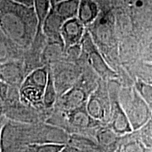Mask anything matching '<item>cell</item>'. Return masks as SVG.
Segmentation results:
<instances>
[{
	"label": "cell",
	"instance_id": "34",
	"mask_svg": "<svg viewBox=\"0 0 152 152\" xmlns=\"http://www.w3.org/2000/svg\"><path fill=\"white\" fill-rule=\"evenodd\" d=\"M151 152H152V149H151Z\"/></svg>",
	"mask_w": 152,
	"mask_h": 152
},
{
	"label": "cell",
	"instance_id": "30",
	"mask_svg": "<svg viewBox=\"0 0 152 152\" xmlns=\"http://www.w3.org/2000/svg\"><path fill=\"white\" fill-rule=\"evenodd\" d=\"M128 0H111L112 9L128 8Z\"/></svg>",
	"mask_w": 152,
	"mask_h": 152
},
{
	"label": "cell",
	"instance_id": "21",
	"mask_svg": "<svg viewBox=\"0 0 152 152\" xmlns=\"http://www.w3.org/2000/svg\"><path fill=\"white\" fill-rule=\"evenodd\" d=\"M100 12L99 7L94 0H80L77 18L87 28L94 22Z\"/></svg>",
	"mask_w": 152,
	"mask_h": 152
},
{
	"label": "cell",
	"instance_id": "3",
	"mask_svg": "<svg viewBox=\"0 0 152 152\" xmlns=\"http://www.w3.org/2000/svg\"><path fill=\"white\" fill-rule=\"evenodd\" d=\"M4 130V141L7 142L8 152H17L30 144H67L70 137L65 130L46 123L29 124L11 121Z\"/></svg>",
	"mask_w": 152,
	"mask_h": 152
},
{
	"label": "cell",
	"instance_id": "23",
	"mask_svg": "<svg viewBox=\"0 0 152 152\" xmlns=\"http://www.w3.org/2000/svg\"><path fill=\"white\" fill-rule=\"evenodd\" d=\"M68 144L75 147L80 152H104L94 139L80 134H71Z\"/></svg>",
	"mask_w": 152,
	"mask_h": 152
},
{
	"label": "cell",
	"instance_id": "25",
	"mask_svg": "<svg viewBox=\"0 0 152 152\" xmlns=\"http://www.w3.org/2000/svg\"><path fill=\"white\" fill-rule=\"evenodd\" d=\"M57 99H58V95H57L56 88H55L54 80H53L52 74L49 70V79L43 97V104L45 109L51 111L54 109Z\"/></svg>",
	"mask_w": 152,
	"mask_h": 152
},
{
	"label": "cell",
	"instance_id": "20",
	"mask_svg": "<svg viewBox=\"0 0 152 152\" xmlns=\"http://www.w3.org/2000/svg\"><path fill=\"white\" fill-rule=\"evenodd\" d=\"M23 53L6 36L0 28V63L23 59Z\"/></svg>",
	"mask_w": 152,
	"mask_h": 152
},
{
	"label": "cell",
	"instance_id": "31",
	"mask_svg": "<svg viewBox=\"0 0 152 152\" xmlns=\"http://www.w3.org/2000/svg\"><path fill=\"white\" fill-rule=\"evenodd\" d=\"M99 7L101 11H106L111 9V0H94Z\"/></svg>",
	"mask_w": 152,
	"mask_h": 152
},
{
	"label": "cell",
	"instance_id": "8",
	"mask_svg": "<svg viewBox=\"0 0 152 152\" xmlns=\"http://www.w3.org/2000/svg\"><path fill=\"white\" fill-rule=\"evenodd\" d=\"M52 74L58 98L72 88L83 71L80 63L61 61L48 67Z\"/></svg>",
	"mask_w": 152,
	"mask_h": 152
},
{
	"label": "cell",
	"instance_id": "18",
	"mask_svg": "<svg viewBox=\"0 0 152 152\" xmlns=\"http://www.w3.org/2000/svg\"><path fill=\"white\" fill-rule=\"evenodd\" d=\"M133 80H140L152 85V61L140 59L125 68Z\"/></svg>",
	"mask_w": 152,
	"mask_h": 152
},
{
	"label": "cell",
	"instance_id": "2",
	"mask_svg": "<svg viewBox=\"0 0 152 152\" xmlns=\"http://www.w3.org/2000/svg\"><path fill=\"white\" fill-rule=\"evenodd\" d=\"M86 28L106 63L118 75V80L122 87L133 86L134 80L120 61L119 38L112 9L101 11L94 22Z\"/></svg>",
	"mask_w": 152,
	"mask_h": 152
},
{
	"label": "cell",
	"instance_id": "12",
	"mask_svg": "<svg viewBox=\"0 0 152 152\" xmlns=\"http://www.w3.org/2000/svg\"><path fill=\"white\" fill-rule=\"evenodd\" d=\"M26 77L23 60H11L0 63V80L20 88Z\"/></svg>",
	"mask_w": 152,
	"mask_h": 152
},
{
	"label": "cell",
	"instance_id": "33",
	"mask_svg": "<svg viewBox=\"0 0 152 152\" xmlns=\"http://www.w3.org/2000/svg\"><path fill=\"white\" fill-rule=\"evenodd\" d=\"M49 1H50V3H51V4H52V6H54L55 4H56L59 3V2H61V1H64V0H49Z\"/></svg>",
	"mask_w": 152,
	"mask_h": 152
},
{
	"label": "cell",
	"instance_id": "9",
	"mask_svg": "<svg viewBox=\"0 0 152 152\" xmlns=\"http://www.w3.org/2000/svg\"><path fill=\"white\" fill-rule=\"evenodd\" d=\"M121 87L122 85L118 79L108 80L111 99V114L109 123L107 125L118 134L123 136L132 132L133 130L119 100V93Z\"/></svg>",
	"mask_w": 152,
	"mask_h": 152
},
{
	"label": "cell",
	"instance_id": "5",
	"mask_svg": "<svg viewBox=\"0 0 152 152\" xmlns=\"http://www.w3.org/2000/svg\"><path fill=\"white\" fill-rule=\"evenodd\" d=\"M119 100L133 130H137L152 119L149 107L135 87H121Z\"/></svg>",
	"mask_w": 152,
	"mask_h": 152
},
{
	"label": "cell",
	"instance_id": "15",
	"mask_svg": "<svg viewBox=\"0 0 152 152\" xmlns=\"http://www.w3.org/2000/svg\"><path fill=\"white\" fill-rule=\"evenodd\" d=\"M121 136L114 132L107 125H102L96 131L95 141L104 152H116Z\"/></svg>",
	"mask_w": 152,
	"mask_h": 152
},
{
	"label": "cell",
	"instance_id": "13",
	"mask_svg": "<svg viewBox=\"0 0 152 152\" xmlns=\"http://www.w3.org/2000/svg\"><path fill=\"white\" fill-rule=\"evenodd\" d=\"M119 58L124 68L142 59L141 47L134 35L120 39Z\"/></svg>",
	"mask_w": 152,
	"mask_h": 152
},
{
	"label": "cell",
	"instance_id": "4",
	"mask_svg": "<svg viewBox=\"0 0 152 152\" xmlns=\"http://www.w3.org/2000/svg\"><path fill=\"white\" fill-rule=\"evenodd\" d=\"M49 79L47 66L38 68L26 75L19 89L20 100L24 105L41 112L51 111L45 109L43 97Z\"/></svg>",
	"mask_w": 152,
	"mask_h": 152
},
{
	"label": "cell",
	"instance_id": "28",
	"mask_svg": "<svg viewBox=\"0 0 152 152\" xmlns=\"http://www.w3.org/2000/svg\"><path fill=\"white\" fill-rule=\"evenodd\" d=\"M134 87L147 103L152 113V85L136 80L134 82Z\"/></svg>",
	"mask_w": 152,
	"mask_h": 152
},
{
	"label": "cell",
	"instance_id": "26",
	"mask_svg": "<svg viewBox=\"0 0 152 152\" xmlns=\"http://www.w3.org/2000/svg\"><path fill=\"white\" fill-rule=\"evenodd\" d=\"M38 20V30H42V26L52 8L49 0H35L33 4Z\"/></svg>",
	"mask_w": 152,
	"mask_h": 152
},
{
	"label": "cell",
	"instance_id": "27",
	"mask_svg": "<svg viewBox=\"0 0 152 152\" xmlns=\"http://www.w3.org/2000/svg\"><path fill=\"white\" fill-rule=\"evenodd\" d=\"M66 145L55 143L30 144L21 148L17 152H60Z\"/></svg>",
	"mask_w": 152,
	"mask_h": 152
},
{
	"label": "cell",
	"instance_id": "16",
	"mask_svg": "<svg viewBox=\"0 0 152 152\" xmlns=\"http://www.w3.org/2000/svg\"><path fill=\"white\" fill-rule=\"evenodd\" d=\"M64 20L51 8L48 16L42 26V33L47 39L52 42H62L61 30L64 25Z\"/></svg>",
	"mask_w": 152,
	"mask_h": 152
},
{
	"label": "cell",
	"instance_id": "6",
	"mask_svg": "<svg viewBox=\"0 0 152 152\" xmlns=\"http://www.w3.org/2000/svg\"><path fill=\"white\" fill-rule=\"evenodd\" d=\"M133 33L141 45L152 33V0H128Z\"/></svg>",
	"mask_w": 152,
	"mask_h": 152
},
{
	"label": "cell",
	"instance_id": "10",
	"mask_svg": "<svg viewBox=\"0 0 152 152\" xmlns=\"http://www.w3.org/2000/svg\"><path fill=\"white\" fill-rule=\"evenodd\" d=\"M87 110L93 118L102 124L107 125L110 121L111 99L108 81L100 79L97 87L90 94L87 102Z\"/></svg>",
	"mask_w": 152,
	"mask_h": 152
},
{
	"label": "cell",
	"instance_id": "22",
	"mask_svg": "<svg viewBox=\"0 0 152 152\" xmlns=\"http://www.w3.org/2000/svg\"><path fill=\"white\" fill-rule=\"evenodd\" d=\"M116 152H151L140 141L135 130L121 136Z\"/></svg>",
	"mask_w": 152,
	"mask_h": 152
},
{
	"label": "cell",
	"instance_id": "24",
	"mask_svg": "<svg viewBox=\"0 0 152 152\" xmlns=\"http://www.w3.org/2000/svg\"><path fill=\"white\" fill-rule=\"evenodd\" d=\"M80 0H64L52 6V9L65 20L77 18Z\"/></svg>",
	"mask_w": 152,
	"mask_h": 152
},
{
	"label": "cell",
	"instance_id": "7",
	"mask_svg": "<svg viewBox=\"0 0 152 152\" xmlns=\"http://www.w3.org/2000/svg\"><path fill=\"white\" fill-rule=\"evenodd\" d=\"M81 54L79 59L88 64L101 79L106 81L113 79L118 80V75L106 63L93 42L87 28L81 42Z\"/></svg>",
	"mask_w": 152,
	"mask_h": 152
},
{
	"label": "cell",
	"instance_id": "32",
	"mask_svg": "<svg viewBox=\"0 0 152 152\" xmlns=\"http://www.w3.org/2000/svg\"><path fill=\"white\" fill-rule=\"evenodd\" d=\"M17 3L21 4L23 5L28 6V7H33L35 0H13Z\"/></svg>",
	"mask_w": 152,
	"mask_h": 152
},
{
	"label": "cell",
	"instance_id": "11",
	"mask_svg": "<svg viewBox=\"0 0 152 152\" xmlns=\"http://www.w3.org/2000/svg\"><path fill=\"white\" fill-rule=\"evenodd\" d=\"M91 92L83 85H75L66 93L57 99L54 109L62 111H70L86 105Z\"/></svg>",
	"mask_w": 152,
	"mask_h": 152
},
{
	"label": "cell",
	"instance_id": "17",
	"mask_svg": "<svg viewBox=\"0 0 152 152\" xmlns=\"http://www.w3.org/2000/svg\"><path fill=\"white\" fill-rule=\"evenodd\" d=\"M65 61V48L62 42H52L47 39V43L42 54V63L44 66H52Z\"/></svg>",
	"mask_w": 152,
	"mask_h": 152
},
{
	"label": "cell",
	"instance_id": "29",
	"mask_svg": "<svg viewBox=\"0 0 152 152\" xmlns=\"http://www.w3.org/2000/svg\"><path fill=\"white\" fill-rule=\"evenodd\" d=\"M140 47L142 50V59L147 61H152V33Z\"/></svg>",
	"mask_w": 152,
	"mask_h": 152
},
{
	"label": "cell",
	"instance_id": "19",
	"mask_svg": "<svg viewBox=\"0 0 152 152\" xmlns=\"http://www.w3.org/2000/svg\"><path fill=\"white\" fill-rule=\"evenodd\" d=\"M114 14L115 27L120 39L133 35L132 24L128 8L112 9Z\"/></svg>",
	"mask_w": 152,
	"mask_h": 152
},
{
	"label": "cell",
	"instance_id": "14",
	"mask_svg": "<svg viewBox=\"0 0 152 152\" xmlns=\"http://www.w3.org/2000/svg\"><path fill=\"white\" fill-rule=\"evenodd\" d=\"M85 31L86 27L77 18L66 20L61 30V36L65 51L70 47L80 44Z\"/></svg>",
	"mask_w": 152,
	"mask_h": 152
},
{
	"label": "cell",
	"instance_id": "1",
	"mask_svg": "<svg viewBox=\"0 0 152 152\" xmlns=\"http://www.w3.org/2000/svg\"><path fill=\"white\" fill-rule=\"evenodd\" d=\"M0 28L24 52L30 47L38 30V20L33 7L13 0H0Z\"/></svg>",
	"mask_w": 152,
	"mask_h": 152
}]
</instances>
